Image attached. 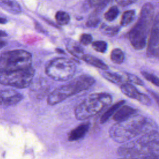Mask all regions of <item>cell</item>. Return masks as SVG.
<instances>
[{"mask_svg": "<svg viewBox=\"0 0 159 159\" xmlns=\"http://www.w3.org/2000/svg\"><path fill=\"white\" fill-rule=\"evenodd\" d=\"M126 76L127 78V80L129 82L138 85H143V81L137 76L130 73H126Z\"/></svg>", "mask_w": 159, "mask_h": 159, "instance_id": "cell-27", "label": "cell"}, {"mask_svg": "<svg viewBox=\"0 0 159 159\" xmlns=\"http://www.w3.org/2000/svg\"><path fill=\"white\" fill-rule=\"evenodd\" d=\"M105 0H88V2L91 7H96L103 2Z\"/></svg>", "mask_w": 159, "mask_h": 159, "instance_id": "cell-29", "label": "cell"}, {"mask_svg": "<svg viewBox=\"0 0 159 159\" xmlns=\"http://www.w3.org/2000/svg\"><path fill=\"white\" fill-rule=\"evenodd\" d=\"M116 2L121 6H128L132 3H134L137 0H115Z\"/></svg>", "mask_w": 159, "mask_h": 159, "instance_id": "cell-28", "label": "cell"}, {"mask_svg": "<svg viewBox=\"0 0 159 159\" xmlns=\"http://www.w3.org/2000/svg\"><path fill=\"white\" fill-rule=\"evenodd\" d=\"M135 16V12L134 10H128L125 11L120 20V25L122 26H127L130 24L134 19Z\"/></svg>", "mask_w": 159, "mask_h": 159, "instance_id": "cell-18", "label": "cell"}, {"mask_svg": "<svg viewBox=\"0 0 159 159\" xmlns=\"http://www.w3.org/2000/svg\"><path fill=\"white\" fill-rule=\"evenodd\" d=\"M137 110L127 105H122L115 112L113 119L116 122H122L127 120L136 114Z\"/></svg>", "mask_w": 159, "mask_h": 159, "instance_id": "cell-11", "label": "cell"}, {"mask_svg": "<svg viewBox=\"0 0 159 159\" xmlns=\"http://www.w3.org/2000/svg\"><path fill=\"white\" fill-rule=\"evenodd\" d=\"M119 14V10L116 6L111 7L104 14V18L107 21H112L115 20Z\"/></svg>", "mask_w": 159, "mask_h": 159, "instance_id": "cell-21", "label": "cell"}, {"mask_svg": "<svg viewBox=\"0 0 159 159\" xmlns=\"http://www.w3.org/2000/svg\"><path fill=\"white\" fill-rule=\"evenodd\" d=\"M159 52V12L154 17L149 33L147 53L149 57H157Z\"/></svg>", "mask_w": 159, "mask_h": 159, "instance_id": "cell-8", "label": "cell"}, {"mask_svg": "<svg viewBox=\"0 0 159 159\" xmlns=\"http://www.w3.org/2000/svg\"><path fill=\"white\" fill-rule=\"evenodd\" d=\"M66 48L68 52L76 58L82 59L83 56L84 55L83 48L78 42H70L67 43Z\"/></svg>", "mask_w": 159, "mask_h": 159, "instance_id": "cell-14", "label": "cell"}, {"mask_svg": "<svg viewBox=\"0 0 159 159\" xmlns=\"http://www.w3.org/2000/svg\"><path fill=\"white\" fill-rule=\"evenodd\" d=\"M32 55L24 50H14L0 55V73L9 72L31 66Z\"/></svg>", "mask_w": 159, "mask_h": 159, "instance_id": "cell-5", "label": "cell"}, {"mask_svg": "<svg viewBox=\"0 0 159 159\" xmlns=\"http://www.w3.org/2000/svg\"><path fill=\"white\" fill-rule=\"evenodd\" d=\"M102 74L105 79L116 84H121L124 80L122 76L117 73L104 71Z\"/></svg>", "mask_w": 159, "mask_h": 159, "instance_id": "cell-17", "label": "cell"}, {"mask_svg": "<svg viewBox=\"0 0 159 159\" xmlns=\"http://www.w3.org/2000/svg\"><path fill=\"white\" fill-rule=\"evenodd\" d=\"M6 36H7V34H6L4 31L0 30V37H6Z\"/></svg>", "mask_w": 159, "mask_h": 159, "instance_id": "cell-33", "label": "cell"}, {"mask_svg": "<svg viewBox=\"0 0 159 159\" xmlns=\"http://www.w3.org/2000/svg\"><path fill=\"white\" fill-rule=\"evenodd\" d=\"M154 11L153 6L150 2L142 6L137 21L128 33L129 42L134 48L142 50L145 47L154 19Z\"/></svg>", "mask_w": 159, "mask_h": 159, "instance_id": "cell-2", "label": "cell"}, {"mask_svg": "<svg viewBox=\"0 0 159 159\" xmlns=\"http://www.w3.org/2000/svg\"><path fill=\"white\" fill-rule=\"evenodd\" d=\"M148 92L150 93V94L152 95V96L154 98V99L155 100L156 102L158 104L159 106V94L155 92L152 91H148Z\"/></svg>", "mask_w": 159, "mask_h": 159, "instance_id": "cell-30", "label": "cell"}, {"mask_svg": "<svg viewBox=\"0 0 159 159\" xmlns=\"http://www.w3.org/2000/svg\"><path fill=\"white\" fill-rule=\"evenodd\" d=\"M82 59L86 63H87L92 66H94L96 68H100L101 70H107L109 68L107 65L106 63H104L102 60H101L100 59H99L94 56H92L91 55H88V54L85 55L84 54L83 56Z\"/></svg>", "mask_w": 159, "mask_h": 159, "instance_id": "cell-15", "label": "cell"}, {"mask_svg": "<svg viewBox=\"0 0 159 159\" xmlns=\"http://www.w3.org/2000/svg\"><path fill=\"white\" fill-rule=\"evenodd\" d=\"M112 101L110 94L104 93H93L83 101L75 110V116L77 119H88L108 106Z\"/></svg>", "mask_w": 159, "mask_h": 159, "instance_id": "cell-4", "label": "cell"}, {"mask_svg": "<svg viewBox=\"0 0 159 159\" xmlns=\"http://www.w3.org/2000/svg\"><path fill=\"white\" fill-rule=\"evenodd\" d=\"M111 61L116 64H121L124 60V54L119 48H114L111 53Z\"/></svg>", "mask_w": 159, "mask_h": 159, "instance_id": "cell-19", "label": "cell"}, {"mask_svg": "<svg viewBox=\"0 0 159 159\" xmlns=\"http://www.w3.org/2000/svg\"><path fill=\"white\" fill-rule=\"evenodd\" d=\"M102 29L104 34L109 36H114L116 35L120 30V27L119 26L103 25L102 27Z\"/></svg>", "mask_w": 159, "mask_h": 159, "instance_id": "cell-24", "label": "cell"}, {"mask_svg": "<svg viewBox=\"0 0 159 159\" xmlns=\"http://www.w3.org/2000/svg\"><path fill=\"white\" fill-rule=\"evenodd\" d=\"M22 99V95L12 89L0 91V105L6 106L17 104Z\"/></svg>", "mask_w": 159, "mask_h": 159, "instance_id": "cell-10", "label": "cell"}, {"mask_svg": "<svg viewBox=\"0 0 159 159\" xmlns=\"http://www.w3.org/2000/svg\"><path fill=\"white\" fill-rule=\"evenodd\" d=\"M90 127L89 122H84L72 130L68 136V140L73 142L82 139L88 132Z\"/></svg>", "mask_w": 159, "mask_h": 159, "instance_id": "cell-12", "label": "cell"}, {"mask_svg": "<svg viewBox=\"0 0 159 159\" xmlns=\"http://www.w3.org/2000/svg\"><path fill=\"white\" fill-rule=\"evenodd\" d=\"M6 45V42L3 40H0V49L2 48V47H4Z\"/></svg>", "mask_w": 159, "mask_h": 159, "instance_id": "cell-32", "label": "cell"}, {"mask_svg": "<svg viewBox=\"0 0 159 159\" xmlns=\"http://www.w3.org/2000/svg\"><path fill=\"white\" fill-rule=\"evenodd\" d=\"M120 88L121 91L127 97L135 99L142 104L146 106H150L152 104V101L148 96L139 92L137 88L130 83H122Z\"/></svg>", "mask_w": 159, "mask_h": 159, "instance_id": "cell-9", "label": "cell"}, {"mask_svg": "<svg viewBox=\"0 0 159 159\" xmlns=\"http://www.w3.org/2000/svg\"><path fill=\"white\" fill-rule=\"evenodd\" d=\"M92 47L93 48L98 52L100 53H104L107 50V44L106 42L99 40V41H95L92 43Z\"/></svg>", "mask_w": 159, "mask_h": 159, "instance_id": "cell-22", "label": "cell"}, {"mask_svg": "<svg viewBox=\"0 0 159 159\" xmlns=\"http://www.w3.org/2000/svg\"><path fill=\"white\" fill-rule=\"evenodd\" d=\"M55 20L58 25H65L70 22V17L66 12L59 11L55 14Z\"/></svg>", "mask_w": 159, "mask_h": 159, "instance_id": "cell-20", "label": "cell"}, {"mask_svg": "<svg viewBox=\"0 0 159 159\" xmlns=\"http://www.w3.org/2000/svg\"><path fill=\"white\" fill-rule=\"evenodd\" d=\"M7 20L6 19L0 17V24H4L7 23Z\"/></svg>", "mask_w": 159, "mask_h": 159, "instance_id": "cell-31", "label": "cell"}, {"mask_svg": "<svg viewBox=\"0 0 159 159\" xmlns=\"http://www.w3.org/2000/svg\"><path fill=\"white\" fill-rule=\"evenodd\" d=\"M150 126V123L144 117L134 114L127 120L113 125L109 130V134L116 142L123 143L142 133L152 130H149Z\"/></svg>", "mask_w": 159, "mask_h": 159, "instance_id": "cell-1", "label": "cell"}, {"mask_svg": "<svg viewBox=\"0 0 159 159\" xmlns=\"http://www.w3.org/2000/svg\"><path fill=\"white\" fill-rule=\"evenodd\" d=\"M34 74L35 70L32 66L0 73V83L16 88H25L31 84Z\"/></svg>", "mask_w": 159, "mask_h": 159, "instance_id": "cell-7", "label": "cell"}, {"mask_svg": "<svg viewBox=\"0 0 159 159\" xmlns=\"http://www.w3.org/2000/svg\"><path fill=\"white\" fill-rule=\"evenodd\" d=\"M0 7L9 13L18 14L21 12V7L16 0H0Z\"/></svg>", "mask_w": 159, "mask_h": 159, "instance_id": "cell-13", "label": "cell"}, {"mask_svg": "<svg viewBox=\"0 0 159 159\" xmlns=\"http://www.w3.org/2000/svg\"><path fill=\"white\" fill-rule=\"evenodd\" d=\"M76 72V65L70 59L58 57L50 61L45 67L46 74L52 79L64 81L71 79Z\"/></svg>", "mask_w": 159, "mask_h": 159, "instance_id": "cell-6", "label": "cell"}, {"mask_svg": "<svg viewBox=\"0 0 159 159\" xmlns=\"http://www.w3.org/2000/svg\"><path fill=\"white\" fill-rule=\"evenodd\" d=\"M141 74L147 81H150L157 86H159V78L157 76L145 71H141Z\"/></svg>", "mask_w": 159, "mask_h": 159, "instance_id": "cell-23", "label": "cell"}, {"mask_svg": "<svg viewBox=\"0 0 159 159\" xmlns=\"http://www.w3.org/2000/svg\"><path fill=\"white\" fill-rule=\"evenodd\" d=\"M94 83V79L91 76L83 75L77 76L52 91L48 96L47 102L51 106L58 104L70 96L87 90Z\"/></svg>", "mask_w": 159, "mask_h": 159, "instance_id": "cell-3", "label": "cell"}, {"mask_svg": "<svg viewBox=\"0 0 159 159\" xmlns=\"http://www.w3.org/2000/svg\"><path fill=\"white\" fill-rule=\"evenodd\" d=\"M56 51L57 52H60V53H65L62 50H61V49H59V48H57V49H56Z\"/></svg>", "mask_w": 159, "mask_h": 159, "instance_id": "cell-34", "label": "cell"}, {"mask_svg": "<svg viewBox=\"0 0 159 159\" xmlns=\"http://www.w3.org/2000/svg\"><path fill=\"white\" fill-rule=\"evenodd\" d=\"M125 103V100H121L119 101L118 102H117L116 103H115L114 104H113L112 106H111L101 116V119H100V122L101 124H104L105 122H106L115 113V112L117 111V109L121 106L122 105L124 104Z\"/></svg>", "mask_w": 159, "mask_h": 159, "instance_id": "cell-16", "label": "cell"}, {"mask_svg": "<svg viewBox=\"0 0 159 159\" xmlns=\"http://www.w3.org/2000/svg\"><path fill=\"white\" fill-rule=\"evenodd\" d=\"M93 37L90 34H83L80 37V43L83 45H88L91 43Z\"/></svg>", "mask_w": 159, "mask_h": 159, "instance_id": "cell-26", "label": "cell"}, {"mask_svg": "<svg viewBox=\"0 0 159 159\" xmlns=\"http://www.w3.org/2000/svg\"><path fill=\"white\" fill-rule=\"evenodd\" d=\"M100 19L99 17L90 16L88 21L86 22V26L88 27H96L99 23Z\"/></svg>", "mask_w": 159, "mask_h": 159, "instance_id": "cell-25", "label": "cell"}]
</instances>
